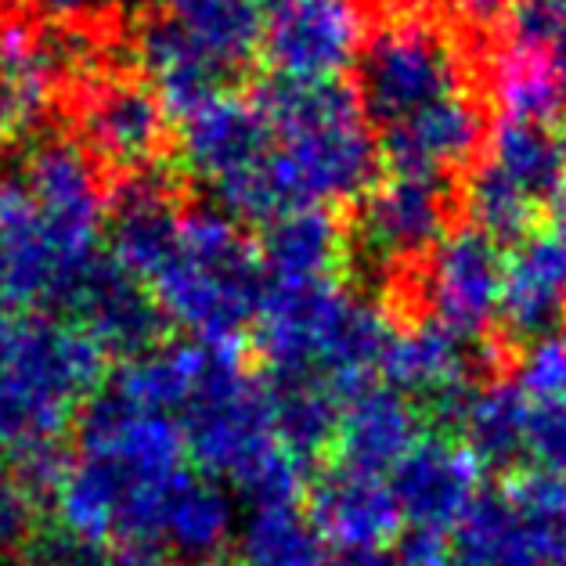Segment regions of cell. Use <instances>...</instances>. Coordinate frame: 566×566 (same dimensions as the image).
<instances>
[{"mask_svg":"<svg viewBox=\"0 0 566 566\" xmlns=\"http://www.w3.org/2000/svg\"><path fill=\"white\" fill-rule=\"evenodd\" d=\"M177 422L202 476L228 480L253 509L296 505L303 462L279 440L271 390L250 376L234 347H210L202 379Z\"/></svg>","mask_w":566,"mask_h":566,"instance_id":"obj_1","label":"cell"},{"mask_svg":"<svg viewBox=\"0 0 566 566\" xmlns=\"http://www.w3.org/2000/svg\"><path fill=\"white\" fill-rule=\"evenodd\" d=\"M394 336V317L376 300L343 289L336 279L271 285L256 311V347L271 379L311 376L343 397L368 386Z\"/></svg>","mask_w":566,"mask_h":566,"instance_id":"obj_2","label":"cell"},{"mask_svg":"<svg viewBox=\"0 0 566 566\" xmlns=\"http://www.w3.org/2000/svg\"><path fill=\"white\" fill-rule=\"evenodd\" d=\"M253 102L271 123L274 148L293 174L303 206L328 210L376 188L382 151L354 87L271 76Z\"/></svg>","mask_w":566,"mask_h":566,"instance_id":"obj_3","label":"cell"},{"mask_svg":"<svg viewBox=\"0 0 566 566\" xmlns=\"http://www.w3.org/2000/svg\"><path fill=\"white\" fill-rule=\"evenodd\" d=\"M145 289L163 322L185 328L196 343L234 347L242 328L256 322L264 271L239 220L199 206L181 213L174 250Z\"/></svg>","mask_w":566,"mask_h":566,"instance_id":"obj_4","label":"cell"},{"mask_svg":"<svg viewBox=\"0 0 566 566\" xmlns=\"http://www.w3.org/2000/svg\"><path fill=\"white\" fill-rule=\"evenodd\" d=\"M76 459L94 462L116 476L137 502V545L156 548L163 505L170 488L185 473V430L177 416L137 408L105 390L80 411Z\"/></svg>","mask_w":566,"mask_h":566,"instance_id":"obj_5","label":"cell"},{"mask_svg":"<svg viewBox=\"0 0 566 566\" xmlns=\"http://www.w3.org/2000/svg\"><path fill=\"white\" fill-rule=\"evenodd\" d=\"M365 116L379 127L408 119L444 98L462 94V54L440 25L426 19H400L365 40L357 59Z\"/></svg>","mask_w":566,"mask_h":566,"instance_id":"obj_6","label":"cell"},{"mask_svg":"<svg viewBox=\"0 0 566 566\" xmlns=\"http://www.w3.org/2000/svg\"><path fill=\"white\" fill-rule=\"evenodd\" d=\"M22 185L30 191L44 231L51 239V250L59 256L65 296L73 293L94 260H98V245L108 220V202L98 181V170L84 148L65 137H54L30 151L22 170ZM62 296V303H65Z\"/></svg>","mask_w":566,"mask_h":566,"instance_id":"obj_7","label":"cell"},{"mask_svg":"<svg viewBox=\"0 0 566 566\" xmlns=\"http://www.w3.org/2000/svg\"><path fill=\"white\" fill-rule=\"evenodd\" d=\"M365 51L357 0H264L260 54L279 80L343 84Z\"/></svg>","mask_w":566,"mask_h":566,"instance_id":"obj_8","label":"cell"},{"mask_svg":"<svg viewBox=\"0 0 566 566\" xmlns=\"http://www.w3.org/2000/svg\"><path fill=\"white\" fill-rule=\"evenodd\" d=\"M505 253L473 224L451 228L426 256L419 296L422 317L451 328L462 339H488L499 322Z\"/></svg>","mask_w":566,"mask_h":566,"instance_id":"obj_9","label":"cell"},{"mask_svg":"<svg viewBox=\"0 0 566 566\" xmlns=\"http://www.w3.org/2000/svg\"><path fill=\"white\" fill-rule=\"evenodd\" d=\"M566 325V206L505 256V282L494 336L513 354L552 339Z\"/></svg>","mask_w":566,"mask_h":566,"instance_id":"obj_10","label":"cell"},{"mask_svg":"<svg viewBox=\"0 0 566 566\" xmlns=\"http://www.w3.org/2000/svg\"><path fill=\"white\" fill-rule=\"evenodd\" d=\"M451 191L444 177L390 174L361 202L357 234L379 268H411L451 231Z\"/></svg>","mask_w":566,"mask_h":566,"instance_id":"obj_11","label":"cell"},{"mask_svg":"<svg viewBox=\"0 0 566 566\" xmlns=\"http://www.w3.org/2000/svg\"><path fill=\"white\" fill-rule=\"evenodd\" d=\"M480 473L483 469L459 440L444 433L419 437L390 480L400 520L422 531H454L480 499Z\"/></svg>","mask_w":566,"mask_h":566,"instance_id":"obj_12","label":"cell"},{"mask_svg":"<svg viewBox=\"0 0 566 566\" xmlns=\"http://www.w3.org/2000/svg\"><path fill=\"white\" fill-rule=\"evenodd\" d=\"M177 148L185 170L217 188L264 159L274 148V130L256 102L220 91L217 98L181 116Z\"/></svg>","mask_w":566,"mask_h":566,"instance_id":"obj_13","label":"cell"},{"mask_svg":"<svg viewBox=\"0 0 566 566\" xmlns=\"http://www.w3.org/2000/svg\"><path fill=\"white\" fill-rule=\"evenodd\" d=\"M62 307L76 317V328L102 354H119L127 361L151 350L163 325V314L151 303L148 289L108 256H98L80 274Z\"/></svg>","mask_w":566,"mask_h":566,"instance_id":"obj_14","label":"cell"},{"mask_svg":"<svg viewBox=\"0 0 566 566\" xmlns=\"http://www.w3.org/2000/svg\"><path fill=\"white\" fill-rule=\"evenodd\" d=\"M307 520L322 545H333L336 552H379L394 542L405 523L390 483L347 465L328 469L314 483Z\"/></svg>","mask_w":566,"mask_h":566,"instance_id":"obj_15","label":"cell"},{"mask_svg":"<svg viewBox=\"0 0 566 566\" xmlns=\"http://www.w3.org/2000/svg\"><path fill=\"white\" fill-rule=\"evenodd\" d=\"M108 260L137 282H148L163 268L177 242L181 213H177L174 191L167 177L156 170H134L119 181L108 202Z\"/></svg>","mask_w":566,"mask_h":566,"instance_id":"obj_16","label":"cell"},{"mask_svg":"<svg viewBox=\"0 0 566 566\" xmlns=\"http://www.w3.org/2000/svg\"><path fill=\"white\" fill-rule=\"evenodd\" d=\"M483 145V113L473 98L454 94L382 130L379 151L394 174L448 177L465 167Z\"/></svg>","mask_w":566,"mask_h":566,"instance_id":"obj_17","label":"cell"},{"mask_svg":"<svg viewBox=\"0 0 566 566\" xmlns=\"http://www.w3.org/2000/svg\"><path fill=\"white\" fill-rule=\"evenodd\" d=\"M0 289L11 307H30V303L62 307L65 296V279L44 220L25 185L11 177L0 181Z\"/></svg>","mask_w":566,"mask_h":566,"instance_id":"obj_18","label":"cell"},{"mask_svg":"<svg viewBox=\"0 0 566 566\" xmlns=\"http://www.w3.org/2000/svg\"><path fill=\"white\" fill-rule=\"evenodd\" d=\"M336 444L339 465L368 476L394 473L400 459L419 444V411L405 394L368 382L343 400Z\"/></svg>","mask_w":566,"mask_h":566,"instance_id":"obj_19","label":"cell"},{"mask_svg":"<svg viewBox=\"0 0 566 566\" xmlns=\"http://www.w3.org/2000/svg\"><path fill=\"white\" fill-rule=\"evenodd\" d=\"M84 137L113 167L145 170L167 137V113L142 84H108L84 105Z\"/></svg>","mask_w":566,"mask_h":566,"instance_id":"obj_20","label":"cell"},{"mask_svg":"<svg viewBox=\"0 0 566 566\" xmlns=\"http://www.w3.org/2000/svg\"><path fill=\"white\" fill-rule=\"evenodd\" d=\"M137 59H142L148 91L156 94L163 113L177 119L217 98L220 84L228 80L224 69L188 36L177 15L145 25L142 40H137Z\"/></svg>","mask_w":566,"mask_h":566,"instance_id":"obj_21","label":"cell"},{"mask_svg":"<svg viewBox=\"0 0 566 566\" xmlns=\"http://www.w3.org/2000/svg\"><path fill=\"white\" fill-rule=\"evenodd\" d=\"M234 534V502L224 494L220 483L202 473L177 476L170 499L163 505L156 548L167 559L202 566L213 563L228 548Z\"/></svg>","mask_w":566,"mask_h":566,"instance_id":"obj_22","label":"cell"},{"mask_svg":"<svg viewBox=\"0 0 566 566\" xmlns=\"http://www.w3.org/2000/svg\"><path fill=\"white\" fill-rule=\"evenodd\" d=\"M260 271L271 285L328 282L343 260V231L333 210L307 206V210L282 213L264 224V239L256 245Z\"/></svg>","mask_w":566,"mask_h":566,"instance_id":"obj_23","label":"cell"},{"mask_svg":"<svg viewBox=\"0 0 566 566\" xmlns=\"http://www.w3.org/2000/svg\"><path fill=\"white\" fill-rule=\"evenodd\" d=\"M494 167L509 174L542 210L566 202V123H502L491 134Z\"/></svg>","mask_w":566,"mask_h":566,"instance_id":"obj_24","label":"cell"},{"mask_svg":"<svg viewBox=\"0 0 566 566\" xmlns=\"http://www.w3.org/2000/svg\"><path fill=\"white\" fill-rule=\"evenodd\" d=\"M462 448L473 454L480 469L513 473L523 462L527 440V397L520 394L513 376L480 382L462 416Z\"/></svg>","mask_w":566,"mask_h":566,"instance_id":"obj_25","label":"cell"},{"mask_svg":"<svg viewBox=\"0 0 566 566\" xmlns=\"http://www.w3.org/2000/svg\"><path fill=\"white\" fill-rule=\"evenodd\" d=\"M206 361H210V343H167V347H151L145 354L130 357L116 371L113 390L116 397L130 400L137 408L163 411L174 416L188 405L191 390L199 386Z\"/></svg>","mask_w":566,"mask_h":566,"instance_id":"obj_26","label":"cell"},{"mask_svg":"<svg viewBox=\"0 0 566 566\" xmlns=\"http://www.w3.org/2000/svg\"><path fill=\"white\" fill-rule=\"evenodd\" d=\"M502 123H566V62L505 48L491 73Z\"/></svg>","mask_w":566,"mask_h":566,"instance_id":"obj_27","label":"cell"},{"mask_svg":"<svg viewBox=\"0 0 566 566\" xmlns=\"http://www.w3.org/2000/svg\"><path fill=\"white\" fill-rule=\"evenodd\" d=\"M271 408H274V430L285 451L307 465L317 451H325L336 440L343 397L322 379L296 376V379H274L271 386Z\"/></svg>","mask_w":566,"mask_h":566,"instance_id":"obj_28","label":"cell"},{"mask_svg":"<svg viewBox=\"0 0 566 566\" xmlns=\"http://www.w3.org/2000/svg\"><path fill=\"white\" fill-rule=\"evenodd\" d=\"M469 224L488 234L491 242L505 245H523L534 231H542V206H537L527 191H523L513 177L502 174L491 159L476 163L469 170V181L462 191Z\"/></svg>","mask_w":566,"mask_h":566,"instance_id":"obj_29","label":"cell"},{"mask_svg":"<svg viewBox=\"0 0 566 566\" xmlns=\"http://www.w3.org/2000/svg\"><path fill=\"white\" fill-rule=\"evenodd\" d=\"M174 15L228 76L239 73L260 51L264 0H199Z\"/></svg>","mask_w":566,"mask_h":566,"instance_id":"obj_30","label":"cell"},{"mask_svg":"<svg viewBox=\"0 0 566 566\" xmlns=\"http://www.w3.org/2000/svg\"><path fill=\"white\" fill-rule=\"evenodd\" d=\"M245 566H325V545L296 505L253 509L239 534Z\"/></svg>","mask_w":566,"mask_h":566,"instance_id":"obj_31","label":"cell"},{"mask_svg":"<svg viewBox=\"0 0 566 566\" xmlns=\"http://www.w3.org/2000/svg\"><path fill=\"white\" fill-rule=\"evenodd\" d=\"M509 48L566 62V0H513Z\"/></svg>","mask_w":566,"mask_h":566,"instance_id":"obj_32","label":"cell"},{"mask_svg":"<svg viewBox=\"0 0 566 566\" xmlns=\"http://www.w3.org/2000/svg\"><path fill=\"white\" fill-rule=\"evenodd\" d=\"M513 382L531 405H552L566 400V339L552 336L520 350L513 365Z\"/></svg>","mask_w":566,"mask_h":566,"instance_id":"obj_33","label":"cell"},{"mask_svg":"<svg viewBox=\"0 0 566 566\" xmlns=\"http://www.w3.org/2000/svg\"><path fill=\"white\" fill-rule=\"evenodd\" d=\"M523 462L531 473L566 480V400H552V405H531L527 400Z\"/></svg>","mask_w":566,"mask_h":566,"instance_id":"obj_34","label":"cell"},{"mask_svg":"<svg viewBox=\"0 0 566 566\" xmlns=\"http://www.w3.org/2000/svg\"><path fill=\"white\" fill-rule=\"evenodd\" d=\"M33 527H36L33 491L8 465H0V552L25 545Z\"/></svg>","mask_w":566,"mask_h":566,"instance_id":"obj_35","label":"cell"},{"mask_svg":"<svg viewBox=\"0 0 566 566\" xmlns=\"http://www.w3.org/2000/svg\"><path fill=\"white\" fill-rule=\"evenodd\" d=\"M390 563L394 566H451L454 556H451L448 534L411 527L408 534L397 537V552Z\"/></svg>","mask_w":566,"mask_h":566,"instance_id":"obj_36","label":"cell"},{"mask_svg":"<svg viewBox=\"0 0 566 566\" xmlns=\"http://www.w3.org/2000/svg\"><path fill=\"white\" fill-rule=\"evenodd\" d=\"M30 566H113V556L102 545L76 542V537H48L30 556Z\"/></svg>","mask_w":566,"mask_h":566,"instance_id":"obj_37","label":"cell"},{"mask_svg":"<svg viewBox=\"0 0 566 566\" xmlns=\"http://www.w3.org/2000/svg\"><path fill=\"white\" fill-rule=\"evenodd\" d=\"M40 102H33L30 94L19 91L11 80L0 76V142H8V137H15L19 130L30 127V119L40 113Z\"/></svg>","mask_w":566,"mask_h":566,"instance_id":"obj_38","label":"cell"},{"mask_svg":"<svg viewBox=\"0 0 566 566\" xmlns=\"http://www.w3.org/2000/svg\"><path fill=\"white\" fill-rule=\"evenodd\" d=\"M454 8H459V15H465L469 22L476 25H491L509 15V8H513V0H451Z\"/></svg>","mask_w":566,"mask_h":566,"instance_id":"obj_39","label":"cell"},{"mask_svg":"<svg viewBox=\"0 0 566 566\" xmlns=\"http://www.w3.org/2000/svg\"><path fill=\"white\" fill-rule=\"evenodd\" d=\"M113 566H170V559L151 545H123L119 556H113Z\"/></svg>","mask_w":566,"mask_h":566,"instance_id":"obj_40","label":"cell"},{"mask_svg":"<svg viewBox=\"0 0 566 566\" xmlns=\"http://www.w3.org/2000/svg\"><path fill=\"white\" fill-rule=\"evenodd\" d=\"M40 11H48V15H59V19H76L84 15V11H94V8H105L113 4V0H33Z\"/></svg>","mask_w":566,"mask_h":566,"instance_id":"obj_41","label":"cell"},{"mask_svg":"<svg viewBox=\"0 0 566 566\" xmlns=\"http://www.w3.org/2000/svg\"><path fill=\"white\" fill-rule=\"evenodd\" d=\"M325 566H394L382 552H339L336 559H325Z\"/></svg>","mask_w":566,"mask_h":566,"instance_id":"obj_42","label":"cell"},{"mask_svg":"<svg viewBox=\"0 0 566 566\" xmlns=\"http://www.w3.org/2000/svg\"><path fill=\"white\" fill-rule=\"evenodd\" d=\"M188 4H199V0H170V8H174V11H181V8H188Z\"/></svg>","mask_w":566,"mask_h":566,"instance_id":"obj_43","label":"cell"},{"mask_svg":"<svg viewBox=\"0 0 566 566\" xmlns=\"http://www.w3.org/2000/svg\"><path fill=\"white\" fill-rule=\"evenodd\" d=\"M0 8H4V0H0Z\"/></svg>","mask_w":566,"mask_h":566,"instance_id":"obj_44","label":"cell"}]
</instances>
